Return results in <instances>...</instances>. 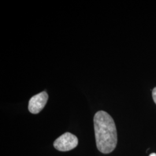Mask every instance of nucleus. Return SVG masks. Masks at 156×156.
Returning a JSON list of instances; mask_svg holds the SVG:
<instances>
[{"label": "nucleus", "instance_id": "nucleus-1", "mask_svg": "<svg viewBox=\"0 0 156 156\" xmlns=\"http://www.w3.org/2000/svg\"><path fill=\"white\" fill-rule=\"evenodd\" d=\"M94 126L98 151L104 154L111 153L117 142V130L113 119L106 112H97L94 117Z\"/></svg>", "mask_w": 156, "mask_h": 156}, {"label": "nucleus", "instance_id": "nucleus-2", "mask_svg": "<svg viewBox=\"0 0 156 156\" xmlns=\"http://www.w3.org/2000/svg\"><path fill=\"white\" fill-rule=\"evenodd\" d=\"M78 144V138L70 133H66L54 142V147L61 151H67L75 148Z\"/></svg>", "mask_w": 156, "mask_h": 156}, {"label": "nucleus", "instance_id": "nucleus-3", "mask_svg": "<svg viewBox=\"0 0 156 156\" xmlns=\"http://www.w3.org/2000/svg\"><path fill=\"white\" fill-rule=\"evenodd\" d=\"M48 100V94L42 91L32 97L29 101L28 110L33 114H37L45 107Z\"/></svg>", "mask_w": 156, "mask_h": 156}, {"label": "nucleus", "instance_id": "nucleus-4", "mask_svg": "<svg viewBox=\"0 0 156 156\" xmlns=\"http://www.w3.org/2000/svg\"><path fill=\"white\" fill-rule=\"evenodd\" d=\"M152 96H153V100H154V102L156 103V87L153 90V91H152Z\"/></svg>", "mask_w": 156, "mask_h": 156}, {"label": "nucleus", "instance_id": "nucleus-5", "mask_svg": "<svg viewBox=\"0 0 156 156\" xmlns=\"http://www.w3.org/2000/svg\"><path fill=\"white\" fill-rule=\"evenodd\" d=\"M149 156H156V153H152Z\"/></svg>", "mask_w": 156, "mask_h": 156}]
</instances>
